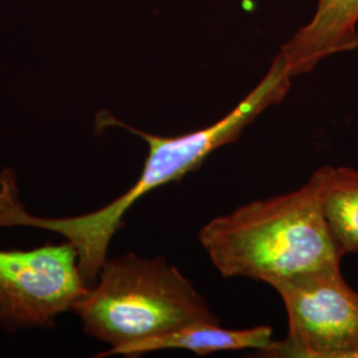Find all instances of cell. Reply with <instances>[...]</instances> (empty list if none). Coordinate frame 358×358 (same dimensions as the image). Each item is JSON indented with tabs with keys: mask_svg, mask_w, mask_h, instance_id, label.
Instances as JSON below:
<instances>
[{
	"mask_svg": "<svg viewBox=\"0 0 358 358\" xmlns=\"http://www.w3.org/2000/svg\"><path fill=\"white\" fill-rule=\"evenodd\" d=\"M325 171L297 190L239 206L211 219L198 238L223 278L276 282L341 267L343 252L322 210Z\"/></svg>",
	"mask_w": 358,
	"mask_h": 358,
	"instance_id": "cell-2",
	"label": "cell"
},
{
	"mask_svg": "<svg viewBox=\"0 0 358 358\" xmlns=\"http://www.w3.org/2000/svg\"><path fill=\"white\" fill-rule=\"evenodd\" d=\"M357 24L358 0H317L310 22L282 45L289 75L309 73L327 57L357 50Z\"/></svg>",
	"mask_w": 358,
	"mask_h": 358,
	"instance_id": "cell-6",
	"label": "cell"
},
{
	"mask_svg": "<svg viewBox=\"0 0 358 358\" xmlns=\"http://www.w3.org/2000/svg\"><path fill=\"white\" fill-rule=\"evenodd\" d=\"M288 317V334L260 353L268 357H358V292L341 267L320 269L273 285Z\"/></svg>",
	"mask_w": 358,
	"mask_h": 358,
	"instance_id": "cell-4",
	"label": "cell"
},
{
	"mask_svg": "<svg viewBox=\"0 0 358 358\" xmlns=\"http://www.w3.org/2000/svg\"><path fill=\"white\" fill-rule=\"evenodd\" d=\"M292 78L279 53L262 81L223 118L210 127L176 137L150 134L127 125L109 112H100L96 117V130L117 127L146 142L149 150L137 182L115 201L92 213L40 217L24 208L13 169H4L0 171V227H34L63 235L75 247L81 276L92 287L108 259L115 232L124 226V217L133 205L155 189L179 182L202 166L210 154L236 141L244 129L264 110L282 103L291 90Z\"/></svg>",
	"mask_w": 358,
	"mask_h": 358,
	"instance_id": "cell-1",
	"label": "cell"
},
{
	"mask_svg": "<svg viewBox=\"0 0 358 358\" xmlns=\"http://www.w3.org/2000/svg\"><path fill=\"white\" fill-rule=\"evenodd\" d=\"M72 244L0 248V328H50L88 291Z\"/></svg>",
	"mask_w": 358,
	"mask_h": 358,
	"instance_id": "cell-5",
	"label": "cell"
},
{
	"mask_svg": "<svg viewBox=\"0 0 358 358\" xmlns=\"http://www.w3.org/2000/svg\"><path fill=\"white\" fill-rule=\"evenodd\" d=\"M272 343V329L266 325L247 329H226L219 322H195L174 332L145 340L120 353L124 357H138L169 349L189 350L199 356L217 352L256 349L262 352Z\"/></svg>",
	"mask_w": 358,
	"mask_h": 358,
	"instance_id": "cell-7",
	"label": "cell"
},
{
	"mask_svg": "<svg viewBox=\"0 0 358 358\" xmlns=\"http://www.w3.org/2000/svg\"><path fill=\"white\" fill-rule=\"evenodd\" d=\"M90 337L109 344L100 355L195 322H219L205 297L166 259L129 252L106 259L96 282L72 307Z\"/></svg>",
	"mask_w": 358,
	"mask_h": 358,
	"instance_id": "cell-3",
	"label": "cell"
},
{
	"mask_svg": "<svg viewBox=\"0 0 358 358\" xmlns=\"http://www.w3.org/2000/svg\"><path fill=\"white\" fill-rule=\"evenodd\" d=\"M322 210L343 255L358 254V170L324 166Z\"/></svg>",
	"mask_w": 358,
	"mask_h": 358,
	"instance_id": "cell-8",
	"label": "cell"
}]
</instances>
